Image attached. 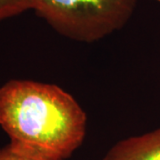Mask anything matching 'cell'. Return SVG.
Instances as JSON below:
<instances>
[{
    "label": "cell",
    "mask_w": 160,
    "mask_h": 160,
    "mask_svg": "<svg viewBox=\"0 0 160 160\" xmlns=\"http://www.w3.org/2000/svg\"><path fill=\"white\" fill-rule=\"evenodd\" d=\"M86 115L61 87L11 80L0 87V126L18 149L52 160H65L82 144Z\"/></svg>",
    "instance_id": "obj_1"
},
{
    "label": "cell",
    "mask_w": 160,
    "mask_h": 160,
    "mask_svg": "<svg viewBox=\"0 0 160 160\" xmlns=\"http://www.w3.org/2000/svg\"><path fill=\"white\" fill-rule=\"evenodd\" d=\"M137 0H34V10L58 33L94 42L123 28Z\"/></svg>",
    "instance_id": "obj_2"
},
{
    "label": "cell",
    "mask_w": 160,
    "mask_h": 160,
    "mask_svg": "<svg viewBox=\"0 0 160 160\" xmlns=\"http://www.w3.org/2000/svg\"><path fill=\"white\" fill-rule=\"evenodd\" d=\"M102 160H160V129L120 141Z\"/></svg>",
    "instance_id": "obj_3"
},
{
    "label": "cell",
    "mask_w": 160,
    "mask_h": 160,
    "mask_svg": "<svg viewBox=\"0 0 160 160\" xmlns=\"http://www.w3.org/2000/svg\"><path fill=\"white\" fill-rule=\"evenodd\" d=\"M34 0H0V21L33 10Z\"/></svg>",
    "instance_id": "obj_4"
},
{
    "label": "cell",
    "mask_w": 160,
    "mask_h": 160,
    "mask_svg": "<svg viewBox=\"0 0 160 160\" xmlns=\"http://www.w3.org/2000/svg\"><path fill=\"white\" fill-rule=\"evenodd\" d=\"M0 160H52L40 157L38 155L32 154L23 149H18L8 144L6 147L0 149Z\"/></svg>",
    "instance_id": "obj_5"
},
{
    "label": "cell",
    "mask_w": 160,
    "mask_h": 160,
    "mask_svg": "<svg viewBox=\"0 0 160 160\" xmlns=\"http://www.w3.org/2000/svg\"><path fill=\"white\" fill-rule=\"evenodd\" d=\"M159 1H160V0H159Z\"/></svg>",
    "instance_id": "obj_6"
}]
</instances>
